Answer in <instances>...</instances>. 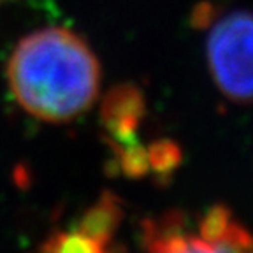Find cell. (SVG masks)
<instances>
[{"mask_svg": "<svg viewBox=\"0 0 253 253\" xmlns=\"http://www.w3.org/2000/svg\"><path fill=\"white\" fill-rule=\"evenodd\" d=\"M7 79L25 111L44 122L62 123L95 102L100 67L81 37L49 27L20 41L9 58Z\"/></svg>", "mask_w": 253, "mask_h": 253, "instance_id": "cell-1", "label": "cell"}, {"mask_svg": "<svg viewBox=\"0 0 253 253\" xmlns=\"http://www.w3.org/2000/svg\"><path fill=\"white\" fill-rule=\"evenodd\" d=\"M252 34L250 12L236 11L213 28L208 42L214 81L234 102L252 99Z\"/></svg>", "mask_w": 253, "mask_h": 253, "instance_id": "cell-2", "label": "cell"}, {"mask_svg": "<svg viewBox=\"0 0 253 253\" xmlns=\"http://www.w3.org/2000/svg\"><path fill=\"white\" fill-rule=\"evenodd\" d=\"M144 115V97L134 84H118L104 97L100 118L120 146L137 142V126Z\"/></svg>", "mask_w": 253, "mask_h": 253, "instance_id": "cell-3", "label": "cell"}, {"mask_svg": "<svg viewBox=\"0 0 253 253\" xmlns=\"http://www.w3.org/2000/svg\"><path fill=\"white\" fill-rule=\"evenodd\" d=\"M122 216L123 211L118 197L111 192H104L102 197L91 208H88L83 216L79 218L76 230L106 248V245L115 236Z\"/></svg>", "mask_w": 253, "mask_h": 253, "instance_id": "cell-4", "label": "cell"}, {"mask_svg": "<svg viewBox=\"0 0 253 253\" xmlns=\"http://www.w3.org/2000/svg\"><path fill=\"white\" fill-rule=\"evenodd\" d=\"M146 153H148L150 167L160 178H169V174L183 160V153L179 150V146L174 141H169V139H162V141L153 142L146 150Z\"/></svg>", "mask_w": 253, "mask_h": 253, "instance_id": "cell-5", "label": "cell"}, {"mask_svg": "<svg viewBox=\"0 0 253 253\" xmlns=\"http://www.w3.org/2000/svg\"><path fill=\"white\" fill-rule=\"evenodd\" d=\"M44 252H62V253H74V252H104V246L99 243L91 241L86 236L79 234L78 230L74 232H58L53 234L49 239L42 245Z\"/></svg>", "mask_w": 253, "mask_h": 253, "instance_id": "cell-6", "label": "cell"}, {"mask_svg": "<svg viewBox=\"0 0 253 253\" xmlns=\"http://www.w3.org/2000/svg\"><path fill=\"white\" fill-rule=\"evenodd\" d=\"M115 150L118 151L120 169L128 178H141L146 176L150 170V162H148L146 148H142L139 142H132L126 146H120L115 142Z\"/></svg>", "mask_w": 253, "mask_h": 253, "instance_id": "cell-7", "label": "cell"}, {"mask_svg": "<svg viewBox=\"0 0 253 253\" xmlns=\"http://www.w3.org/2000/svg\"><path fill=\"white\" fill-rule=\"evenodd\" d=\"M229 223H230L229 208L223 204L213 206L201 220V239H204L206 243L213 245V248H214V243L220 241V237L223 236V232L227 230Z\"/></svg>", "mask_w": 253, "mask_h": 253, "instance_id": "cell-8", "label": "cell"}, {"mask_svg": "<svg viewBox=\"0 0 253 253\" xmlns=\"http://www.w3.org/2000/svg\"><path fill=\"white\" fill-rule=\"evenodd\" d=\"M252 250V237L245 227L230 221L220 241L214 243V252H250Z\"/></svg>", "mask_w": 253, "mask_h": 253, "instance_id": "cell-9", "label": "cell"}, {"mask_svg": "<svg viewBox=\"0 0 253 253\" xmlns=\"http://www.w3.org/2000/svg\"><path fill=\"white\" fill-rule=\"evenodd\" d=\"M211 18H213V7L208 2H202V4H199L195 7L192 21H194L195 27H206V25H210Z\"/></svg>", "mask_w": 253, "mask_h": 253, "instance_id": "cell-10", "label": "cell"}]
</instances>
